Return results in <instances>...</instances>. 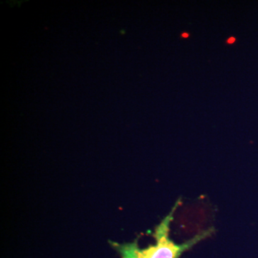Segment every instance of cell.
Instances as JSON below:
<instances>
[{
    "mask_svg": "<svg viewBox=\"0 0 258 258\" xmlns=\"http://www.w3.org/2000/svg\"><path fill=\"white\" fill-rule=\"evenodd\" d=\"M179 202L176 203L169 215L156 227L153 234V237L156 240L155 244H150L146 248H140L137 240L123 244L110 242L112 247L118 252L121 258H179L185 251L191 248L199 242L211 235L212 230L210 229L199 234L184 243L176 244L171 240L169 237L170 225Z\"/></svg>",
    "mask_w": 258,
    "mask_h": 258,
    "instance_id": "obj_1",
    "label": "cell"
}]
</instances>
